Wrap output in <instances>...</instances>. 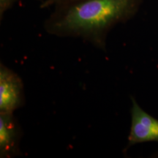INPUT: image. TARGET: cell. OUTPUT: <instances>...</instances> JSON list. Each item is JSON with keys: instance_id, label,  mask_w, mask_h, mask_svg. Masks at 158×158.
I'll return each mask as SVG.
<instances>
[{"instance_id": "5b68a950", "label": "cell", "mask_w": 158, "mask_h": 158, "mask_svg": "<svg viewBox=\"0 0 158 158\" xmlns=\"http://www.w3.org/2000/svg\"><path fill=\"white\" fill-rule=\"evenodd\" d=\"M75 1H77V0H43L40 5V8L45 9L51 7H56L57 6L62 5Z\"/></svg>"}, {"instance_id": "6da1fadb", "label": "cell", "mask_w": 158, "mask_h": 158, "mask_svg": "<svg viewBox=\"0 0 158 158\" xmlns=\"http://www.w3.org/2000/svg\"><path fill=\"white\" fill-rule=\"evenodd\" d=\"M142 0H77L57 6L44 23L48 34L81 39L106 50L108 33L135 15Z\"/></svg>"}, {"instance_id": "8992f818", "label": "cell", "mask_w": 158, "mask_h": 158, "mask_svg": "<svg viewBox=\"0 0 158 158\" xmlns=\"http://www.w3.org/2000/svg\"><path fill=\"white\" fill-rule=\"evenodd\" d=\"M16 2L17 0H0V16H1V19H2L3 15L5 14V12L10 9Z\"/></svg>"}, {"instance_id": "7a4b0ae2", "label": "cell", "mask_w": 158, "mask_h": 158, "mask_svg": "<svg viewBox=\"0 0 158 158\" xmlns=\"http://www.w3.org/2000/svg\"><path fill=\"white\" fill-rule=\"evenodd\" d=\"M25 103L22 79L5 64H0V113L14 114Z\"/></svg>"}, {"instance_id": "3957f363", "label": "cell", "mask_w": 158, "mask_h": 158, "mask_svg": "<svg viewBox=\"0 0 158 158\" xmlns=\"http://www.w3.org/2000/svg\"><path fill=\"white\" fill-rule=\"evenodd\" d=\"M131 100V125L128 147L146 142H158V119L142 109L133 98Z\"/></svg>"}, {"instance_id": "277c9868", "label": "cell", "mask_w": 158, "mask_h": 158, "mask_svg": "<svg viewBox=\"0 0 158 158\" xmlns=\"http://www.w3.org/2000/svg\"><path fill=\"white\" fill-rule=\"evenodd\" d=\"M21 130L13 114L0 113V157H15L21 155Z\"/></svg>"}]
</instances>
